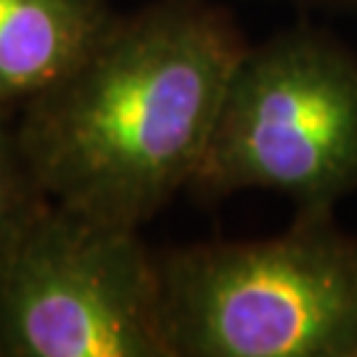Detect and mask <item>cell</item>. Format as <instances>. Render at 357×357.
<instances>
[{
	"label": "cell",
	"instance_id": "6",
	"mask_svg": "<svg viewBox=\"0 0 357 357\" xmlns=\"http://www.w3.org/2000/svg\"><path fill=\"white\" fill-rule=\"evenodd\" d=\"M51 204L26 159L16 125L0 116V259Z\"/></svg>",
	"mask_w": 357,
	"mask_h": 357
},
{
	"label": "cell",
	"instance_id": "2",
	"mask_svg": "<svg viewBox=\"0 0 357 357\" xmlns=\"http://www.w3.org/2000/svg\"><path fill=\"white\" fill-rule=\"evenodd\" d=\"M169 357H357V236L294 217L262 241L156 252Z\"/></svg>",
	"mask_w": 357,
	"mask_h": 357
},
{
	"label": "cell",
	"instance_id": "5",
	"mask_svg": "<svg viewBox=\"0 0 357 357\" xmlns=\"http://www.w3.org/2000/svg\"><path fill=\"white\" fill-rule=\"evenodd\" d=\"M119 16L109 0H0V116L66 79Z\"/></svg>",
	"mask_w": 357,
	"mask_h": 357
},
{
	"label": "cell",
	"instance_id": "1",
	"mask_svg": "<svg viewBox=\"0 0 357 357\" xmlns=\"http://www.w3.org/2000/svg\"><path fill=\"white\" fill-rule=\"evenodd\" d=\"M243 43L212 0H151L119 16L72 75L16 119L51 202L143 228L188 191Z\"/></svg>",
	"mask_w": 357,
	"mask_h": 357
},
{
	"label": "cell",
	"instance_id": "3",
	"mask_svg": "<svg viewBox=\"0 0 357 357\" xmlns=\"http://www.w3.org/2000/svg\"><path fill=\"white\" fill-rule=\"evenodd\" d=\"M357 185V56L318 26L246 48L188 191H275L299 217L333 215Z\"/></svg>",
	"mask_w": 357,
	"mask_h": 357
},
{
	"label": "cell",
	"instance_id": "7",
	"mask_svg": "<svg viewBox=\"0 0 357 357\" xmlns=\"http://www.w3.org/2000/svg\"><path fill=\"white\" fill-rule=\"evenodd\" d=\"M302 8H328V11H347V8H357V0H289Z\"/></svg>",
	"mask_w": 357,
	"mask_h": 357
},
{
	"label": "cell",
	"instance_id": "4",
	"mask_svg": "<svg viewBox=\"0 0 357 357\" xmlns=\"http://www.w3.org/2000/svg\"><path fill=\"white\" fill-rule=\"evenodd\" d=\"M0 357H169L141 228L45 206L0 259Z\"/></svg>",
	"mask_w": 357,
	"mask_h": 357
}]
</instances>
